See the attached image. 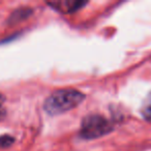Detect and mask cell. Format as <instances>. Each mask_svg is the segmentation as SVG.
Here are the masks:
<instances>
[{
	"mask_svg": "<svg viewBox=\"0 0 151 151\" xmlns=\"http://www.w3.org/2000/svg\"><path fill=\"white\" fill-rule=\"evenodd\" d=\"M85 94L76 89H61L53 92L45 101L44 110L51 116L63 114L84 101Z\"/></svg>",
	"mask_w": 151,
	"mask_h": 151,
	"instance_id": "6da1fadb",
	"label": "cell"
},
{
	"mask_svg": "<svg viewBox=\"0 0 151 151\" xmlns=\"http://www.w3.org/2000/svg\"><path fill=\"white\" fill-rule=\"evenodd\" d=\"M55 11H58L62 14H73L78 12L87 4V1L83 0H62V1H52L48 2Z\"/></svg>",
	"mask_w": 151,
	"mask_h": 151,
	"instance_id": "3957f363",
	"label": "cell"
},
{
	"mask_svg": "<svg viewBox=\"0 0 151 151\" xmlns=\"http://www.w3.org/2000/svg\"><path fill=\"white\" fill-rule=\"evenodd\" d=\"M141 114L146 121L151 122V92L149 93L148 96L145 99L144 103H143Z\"/></svg>",
	"mask_w": 151,
	"mask_h": 151,
	"instance_id": "5b68a950",
	"label": "cell"
},
{
	"mask_svg": "<svg viewBox=\"0 0 151 151\" xmlns=\"http://www.w3.org/2000/svg\"><path fill=\"white\" fill-rule=\"evenodd\" d=\"M4 101H5V96L2 94V93H0V108H1V106L3 105Z\"/></svg>",
	"mask_w": 151,
	"mask_h": 151,
	"instance_id": "ba28073f",
	"label": "cell"
},
{
	"mask_svg": "<svg viewBox=\"0 0 151 151\" xmlns=\"http://www.w3.org/2000/svg\"><path fill=\"white\" fill-rule=\"evenodd\" d=\"M113 130L111 121L101 115H88L83 118L80 134L83 139L93 140L110 134Z\"/></svg>",
	"mask_w": 151,
	"mask_h": 151,
	"instance_id": "7a4b0ae2",
	"label": "cell"
},
{
	"mask_svg": "<svg viewBox=\"0 0 151 151\" xmlns=\"http://www.w3.org/2000/svg\"><path fill=\"white\" fill-rule=\"evenodd\" d=\"M15 143V139L9 134L0 136V148H9Z\"/></svg>",
	"mask_w": 151,
	"mask_h": 151,
	"instance_id": "8992f818",
	"label": "cell"
},
{
	"mask_svg": "<svg viewBox=\"0 0 151 151\" xmlns=\"http://www.w3.org/2000/svg\"><path fill=\"white\" fill-rule=\"evenodd\" d=\"M32 13H33V11L30 7H20V9L13 12V14L9 16V20H7V23L9 25H15V24L29 18Z\"/></svg>",
	"mask_w": 151,
	"mask_h": 151,
	"instance_id": "277c9868",
	"label": "cell"
},
{
	"mask_svg": "<svg viewBox=\"0 0 151 151\" xmlns=\"http://www.w3.org/2000/svg\"><path fill=\"white\" fill-rule=\"evenodd\" d=\"M5 114H6V111H5V110L1 107V108H0V121H1V120L5 117Z\"/></svg>",
	"mask_w": 151,
	"mask_h": 151,
	"instance_id": "52a82bcc",
	"label": "cell"
}]
</instances>
